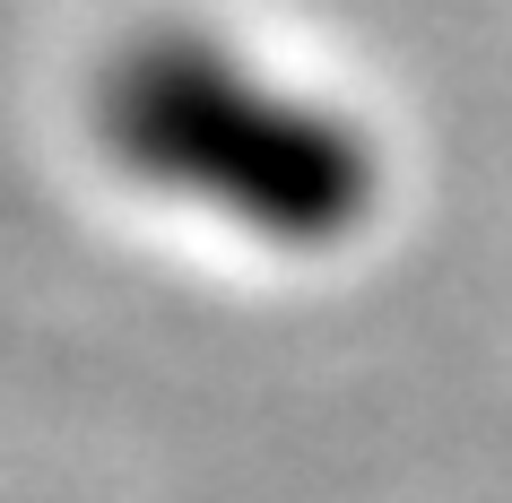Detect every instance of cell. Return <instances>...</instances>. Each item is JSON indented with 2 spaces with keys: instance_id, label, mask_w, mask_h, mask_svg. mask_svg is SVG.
<instances>
[{
  "instance_id": "cell-1",
  "label": "cell",
  "mask_w": 512,
  "mask_h": 503,
  "mask_svg": "<svg viewBox=\"0 0 512 503\" xmlns=\"http://www.w3.org/2000/svg\"><path fill=\"white\" fill-rule=\"evenodd\" d=\"M113 157L191 209L235 217L261 243H339L374 209V148L313 96L270 87L226 44H139L105 79Z\"/></svg>"
}]
</instances>
